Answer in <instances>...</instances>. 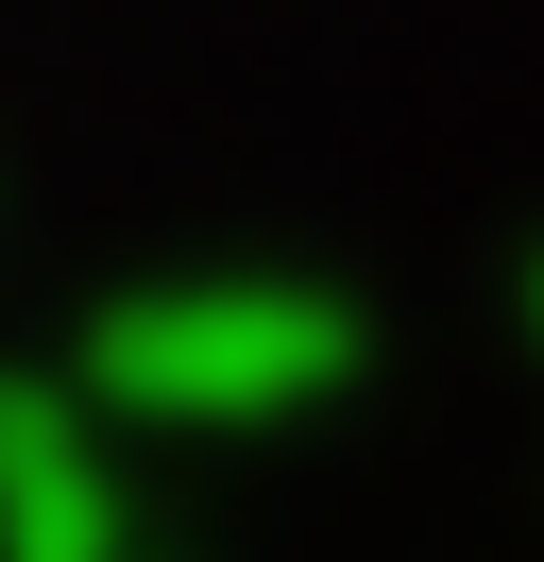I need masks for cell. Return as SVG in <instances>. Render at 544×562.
Instances as JSON below:
<instances>
[{
	"instance_id": "6da1fadb",
	"label": "cell",
	"mask_w": 544,
	"mask_h": 562,
	"mask_svg": "<svg viewBox=\"0 0 544 562\" xmlns=\"http://www.w3.org/2000/svg\"><path fill=\"white\" fill-rule=\"evenodd\" d=\"M0 562H120V512H102V477L52 443V426H0Z\"/></svg>"
}]
</instances>
